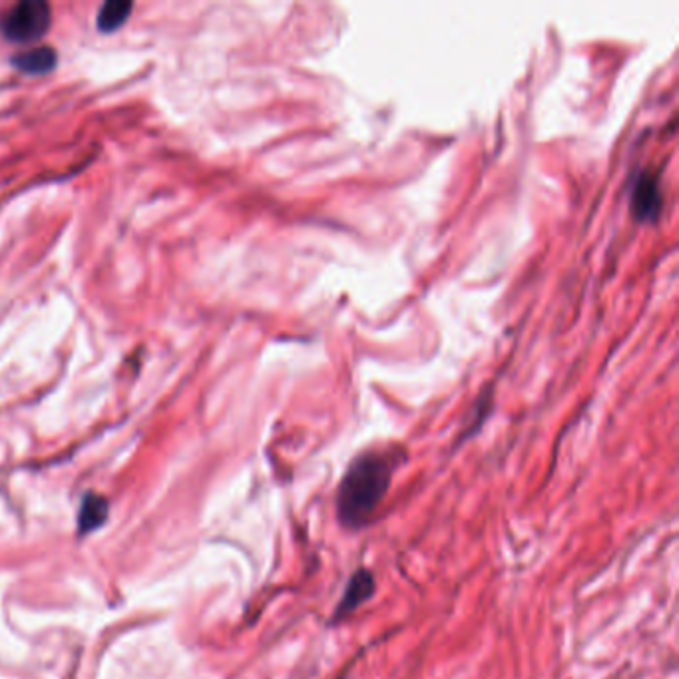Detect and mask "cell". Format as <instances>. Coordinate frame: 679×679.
Instances as JSON below:
<instances>
[{
	"mask_svg": "<svg viewBox=\"0 0 679 679\" xmlns=\"http://www.w3.org/2000/svg\"><path fill=\"white\" fill-rule=\"evenodd\" d=\"M403 458L395 447L369 449L353 458L337 488V518L345 528L359 530L373 520Z\"/></svg>",
	"mask_w": 679,
	"mask_h": 679,
	"instance_id": "cell-1",
	"label": "cell"
},
{
	"mask_svg": "<svg viewBox=\"0 0 679 679\" xmlns=\"http://www.w3.org/2000/svg\"><path fill=\"white\" fill-rule=\"evenodd\" d=\"M106 516H108L106 500L98 494H86L80 506V514H78V530L82 534H88L96 530L98 526H102Z\"/></svg>",
	"mask_w": 679,
	"mask_h": 679,
	"instance_id": "cell-6",
	"label": "cell"
},
{
	"mask_svg": "<svg viewBox=\"0 0 679 679\" xmlns=\"http://www.w3.org/2000/svg\"><path fill=\"white\" fill-rule=\"evenodd\" d=\"M56 52L54 48L50 46H38V48H30V50H24L20 54H14L10 58V64L24 72V74H46L50 72L54 66H56Z\"/></svg>",
	"mask_w": 679,
	"mask_h": 679,
	"instance_id": "cell-5",
	"label": "cell"
},
{
	"mask_svg": "<svg viewBox=\"0 0 679 679\" xmlns=\"http://www.w3.org/2000/svg\"><path fill=\"white\" fill-rule=\"evenodd\" d=\"M52 22V10L42 0H26L12 6L0 22V32L10 42H34Z\"/></svg>",
	"mask_w": 679,
	"mask_h": 679,
	"instance_id": "cell-2",
	"label": "cell"
},
{
	"mask_svg": "<svg viewBox=\"0 0 679 679\" xmlns=\"http://www.w3.org/2000/svg\"><path fill=\"white\" fill-rule=\"evenodd\" d=\"M632 212H634L636 220H640V222H654V220L660 218V212H662L660 180L654 174H650L648 170H642L634 178Z\"/></svg>",
	"mask_w": 679,
	"mask_h": 679,
	"instance_id": "cell-3",
	"label": "cell"
},
{
	"mask_svg": "<svg viewBox=\"0 0 679 679\" xmlns=\"http://www.w3.org/2000/svg\"><path fill=\"white\" fill-rule=\"evenodd\" d=\"M134 10V4L128 2V0H108L100 6V12H98V28L102 32H114L118 30L120 26L126 24V20L130 18Z\"/></svg>",
	"mask_w": 679,
	"mask_h": 679,
	"instance_id": "cell-7",
	"label": "cell"
},
{
	"mask_svg": "<svg viewBox=\"0 0 679 679\" xmlns=\"http://www.w3.org/2000/svg\"><path fill=\"white\" fill-rule=\"evenodd\" d=\"M373 592H375V578H373V574L369 570H365V568L357 570L351 576L339 606L335 608L333 622H339V620L351 616L361 604H365L373 596Z\"/></svg>",
	"mask_w": 679,
	"mask_h": 679,
	"instance_id": "cell-4",
	"label": "cell"
}]
</instances>
